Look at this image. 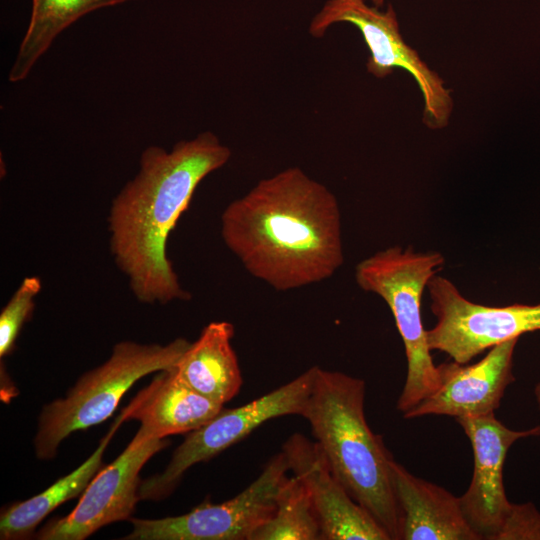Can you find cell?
I'll return each instance as SVG.
<instances>
[{"label":"cell","instance_id":"cell-10","mask_svg":"<svg viewBox=\"0 0 540 540\" xmlns=\"http://www.w3.org/2000/svg\"><path fill=\"white\" fill-rule=\"evenodd\" d=\"M166 445L165 439L152 437L139 428L124 451L98 471L75 508L68 515L49 521L35 538L84 540L108 524L130 519L140 500V471Z\"/></svg>","mask_w":540,"mask_h":540},{"label":"cell","instance_id":"cell-7","mask_svg":"<svg viewBox=\"0 0 540 540\" xmlns=\"http://www.w3.org/2000/svg\"><path fill=\"white\" fill-rule=\"evenodd\" d=\"M315 367L242 406L223 408L209 422L187 433L163 472L141 481L140 500L169 496L189 468L217 456L265 422L288 415L302 417L312 390Z\"/></svg>","mask_w":540,"mask_h":540},{"label":"cell","instance_id":"cell-16","mask_svg":"<svg viewBox=\"0 0 540 540\" xmlns=\"http://www.w3.org/2000/svg\"><path fill=\"white\" fill-rule=\"evenodd\" d=\"M233 336L230 322H210L175 365L185 384L222 405L238 394L243 382Z\"/></svg>","mask_w":540,"mask_h":540},{"label":"cell","instance_id":"cell-12","mask_svg":"<svg viewBox=\"0 0 540 540\" xmlns=\"http://www.w3.org/2000/svg\"><path fill=\"white\" fill-rule=\"evenodd\" d=\"M289 471L306 487L316 510L322 540H391L333 473L315 440L294 433L282 445Z\"/></svg>","mask_w":540,"mask_h":540},{"label":"cell","instance_id":"cell-4","mask_svg":"<svg viewBox=\"0 0 540 540\" xmlns=\"http://www.w3.org/2000/svg\"><path fill=\"white\" fill-rule=\"evenodd\" d=\"M190 344L184 338L165 345L135 341L115 344L104 363L84 373L65 397L42 408L34 438L36 457L54 458L62 441L71 433L105 421L135 382L175 366Z\"/></svg>","mask_w":540,"mask_h":540},{"label":"cell","instance_id":"cell-3","mask_svg":"<svg viewBox=\"0 0 540 540\" xmlns=\"http://www.w3.org/2000/svg\"><path fill=\"white\" fill-rule=\"evenodd\" d=\"M366 384L339 371L315 367L304 413L315 441L348 494L400 540V516L391 481L393 457L364 413Z\"/></svg>","mask_w":540,"mask_h":540},{"label":"cell","instance_id":"cell-2","mask_svg":"<svg viewBox=\"0 0 540 540\" xmlns=\"http://www.w3.org/2000/svg\"><path fill=\"white\" fill-rule=\"evenodd\" d=\"M230 158V148L210 131L170 151L149 146L142 152L137 174L113 199L108 215L114 262L139 302L190 299L167 256V242L198 185Z\"/></svg>","mask_w":540,"mask_h":540},{"label":"cell","instance_id":"cell-21","mask_svg":"<svg viewBox=\"0 0 540 540\" xmlns=\"http://www.w3.org/2000/svg\"><path fill=\"white\" fill-rule=\"evenodd\" d=\"M495 540H540V512L530 502L512 503Z\"/></svg>","mask_w":540,"mask_h":540},{"label":"cell","instance_id":"cell-5","mask_svg":"<svg viewBox=\"0 0 540 540\" xmlns=\"http://www.w3.org/2000/svg\"><path fill=\"white\" fill-rule=\"evenodd\" d=\"M444 263V256L437 251L392 246L365 258L355 268L357 285L381 297L390 308L404 344L407 375L397 402L402 414L439 385L423 325L421 301L427 284Z\"/></svg>","mask_w":540,"mask_h":540},{"label":"cell","instance_id":"cell-1","mask_svg":"<svg viewBox=\"0 0 540 540\" xmlns=\"http://www.w3.org/2000/svg\"><path fill=\"white\" fill-rule=\"evenodd\" d=\"M220 232L245 270L277 291L322 282L344 262L338 201L299 167L260 180L230 202Z\"/></svg>","mask_w":540,"mask_h":540},{"label":"cell","instance_id":"cell-9","mask_svg":"<svg viewBox=\"0 0 540 540\" xmlns=\"http://www.w3.org/2000/svg\"><path fill=\"white\" fill-rule=\"evenodd\" d=\"M289 472L283 453L270 458L243 491L222 503L203 502L188 513L160 519L130 518L125 540H251L273 514L276 495Z\"/></svg>","mask_w":540,"mask_h":540},{"label":"cell","instance_id":"cell-8","mask_svg":"<svg viewBox=\"0 0 540 540\" xmlns=\"http://www.w3.org/2000/svg\"><path fill=\"white\" fill-rule=\"evenodd\" d=\"M436 324L427 330L430 350L467 364L492 347L523 334L540 331V303L486 306L464 297L447 278L437 274L427 284Z\"/></svg>","mask_w":540,"mask_h":540},{"label":"cell","instance_id":"cell-22","mask_svg":"<svg viewBox=\"0 0 540 540\" xmlns=\"http://www.w3.org/2000/svg\"><path fill=\"white\" fill-rule=\"evenodd\" d=\"M534 397H535V401H536V404L538 406V409L540 411V382H538L534 386Z\"/></svg>","mask_w":540,"mask_h":540},{"label":"cell","instance_id":"cell-14","mask_svg":"<svg viewBox=\"0 0 540 540\" xmlns=\"http://www.w3.org/2000/svg\"><path fill=\"white\" fill-rule=\"evenodd\" d=\"M391 481L400 516V540H480L460 498L418 478L394 459Z\"/></svg>","mask_w":540,"mask_h":540},{"label":"cell","instance_id":"cell-13","mask_svg":"<svg viewBox=\"0 0 540 540\" xmlns=\"http://www.w3.org/2000/svg\"><path fill=\"white\" fill-rule=\"evenodd\" d=\"M518 339L492 347L474 364L452 361L438 365L437 389L405 412L403 417L445 415L456 419L494 413L507 387L515 381L513 356Z\"/></svg>","mask_w":540,"mask_h":540},{"label":"cell","instance_id":"cell-20","mask_svg":"<svg viewBox=\"0 0 540 540\" xmlns=\"http://www.w3.org/2000/svg\"><path fill=\"white\" fill-rule=\"evenodd\" d=\"M42 287L39 277H25L0 314V357L10 355L23 325L31 318L35 297Z\"/></svg>","mask_w":540,"mask_h":540},{"label":"cell","instance_id":"cell-19","mask_svg":"<svg viewBox=\"0 0 540 540\" xmlns=\"http://www.w3.org/2000/svg\"><path fill=\"white\" fill-rule=\"evenodd\" d=\"M251 540H322L313 502L297 477L286 475L282 480L272 516Z\"/></svg>","mask_w":540,"mask_h":540},{"label":"cell","instance_id":"cell-23","mask_svg":"<svg viewBox=\"0 0 540 540\" xmlns=\"http://www.w3.org/2000/svg\"><path fill=\"white\" fill-rule=\"evenodd\" d=\"M369 1L373 4V6L379 8L380 6L383 5L385 0H369Z\"/></svg>","mask_w":540,"mask_h":540},{"label":"cell","instance_id":"cell-17","mask_svg":"<svg viewBox=\"0 0 540 540\" xmlns=\"http://www.w3.org/2000/svg\"><path fill=\"white\" fill-rule=\"evenodd\" d=\"M122 423L119 414L95 451L78 468L59 478L41 493L5 507L0 515V538L2 540L29 538L56 507L83 493L103 467L104 451Z\"/></svg>","mask_w":540,"mask_h":540},{"label":"cell","instance_id":"cell-11","mask_svg":"<svg viewBox=\"0 0 540 540\" xmlns=\"http://www.w3.org/2000/svg\"><path fill=\"white\" fill-rule=\"evenodd\" d=\"M468 437L474 455V470L467 491L460 496L462 512L480 540H495L512 503L503 482L506 455L518 440L540 435V425L511 430L495 414L456 418Z\"/></svg>","mask_w":540,"mask_h":540},{"label":"cell","instance_id":"cell-18","mask_svg":"<svg viewBox=\"0 0 540 540\" xmlns=\"http://www.w3.org/2000/svg\"><path fill=\"white\" fill-rule=\"evenodd\" d=\"M137 0H32L31 15L8 74L12 83L24 80L56 37L88 13Z\"/></svg>","mask_w":540,"mask_h":540},{"label":"cell","instance_id":"cell-15","mask_svg":"<svg viewBox=\"0 0 540 540\" xmlns=\"http://www.w3.org/2000/svg\"><path fill=\"white\" fill-rule=\"evenodd\" d=\"M223 408L185 384L173 366L156 372L120 415L123 422L137 420L147 434L165 439L200 428Z\"/></svg>","mask_w":540,"mask_h":540},{"label":"cell","instance_id":"cell-6","mask_svg":"<svg viewBox=\"0 0 540 540\" xmlns=\"http://www.w3.org/2000/svg\"><path fill=\"white\" fill-rule=\"evenodd\" d=\"M342 22L353 24L361 32L370 52L366 63L369 73L385 78L396 68L407 71L422 93L425 125L431 129L448 125L453 109L450 90L417 51L404 41L392 5L380 11L365 0H326L311 20L309 33L321 38L330 26Z\"/></svg>","mask_w":540,"mask_h":540}]
</instances>
